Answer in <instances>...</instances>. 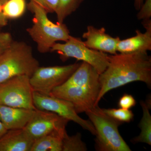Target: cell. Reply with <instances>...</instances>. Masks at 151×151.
<instances>
[{
  "mask_svg": "<svg viewBox=\"0 0 151 151\" xmlns=\"http://www.w3.org/2000/svg\"><path fill=\"white\" fill-rule=\"evenodd\" d=\"M50 51L58 53L63 60L71 58L87 63L100 74L105 71L109 63L108 55L89 48L80 38L71 35L65 43L54 44Z\"/></svg>",
  "mask_w": 151,
  "mask_h": 151,
  "instance_id": "obj_6",
  "label": "cell"
},
{
  "mask_svg": "<svg viewBox=\"0 0 151 151\" xmlns=\"http://www.w3.org/2000/svg\"><path fill=\"white\" fill-rule=\"evenodd\" d=\"M36 3L48 13H54L56 9L58 0H30Z\"/></svg>",
  "mask_w": 151,
  "mask_h": 151,
  "instance_id": "obj_24",
  "label": "cell"
},
{
  "mask_svg": "<svg viewBox=\"0 0 151 151\" xmlns=\"http://www.w3.org/2000/svg\"><path fill=\"white\" fill-rule=\"evenodd\" d=\"M82 37L86 46L94 50L109 53H117V47L120 37H113L106 33L104 27L97 28L93 26H88Z\"/></svg>",
  "mask_w": 151,
  "mask_h": 151,
  "instance_id": "obj_11",
  "label": "cell"
},
{
  "mask_svg": "<svg viewBox=\"0 0 151 151\" xmlns=\"http://www.w3.org/2000/svg\"><path fill=\"white\" fill-rule=\"evenodd\" d=\"M100 74L87 63L82 62L62 85L50 95L67 100L76 113H85L96 107L100 91Z\"/></svg>",
  "mask_w": 151,
  "mask_h": 151,
  "instance_id": "obj_2",
  "label": "cell"
},
{
  "mask_svg": "<svg viewBox=\"0 0 151 151\" xmlns=\"http://www.w3.org/2000/svg\"><path fill=\"white\" fill-rule=\"evenodd\" d=\"M148 101H141L140 104L143 111V116L139 124L141 129L140 134L135 137L131 140L133 144L144 143L151 145V116L150 112L151 109V102Z\"/></svg>",
  "mask_w": 151,
  "mask_h": 151,
  "instance_id": "obj_16",
  "label": "cell"
},
{
  "mask_svg": "<svg viewBox=\"0 0 151 151\" xmlns=\"http://www.w3.org/2000/svg\"><path fill=\"white\" fill-rule=\"evenodd\" d=\"M145 32L136 31V35L119 41L117 51L121 53H131L151 50V20L142 21Z\"/></svg>",
  "mask_w": 151,
  "mask_h": 151,
  "instance_id": "obj_12",
  "label": "cell"
},
{
  "mask_svg": "<svg viewBox=\"0 0 151 151\" xmlns=\"http://www.w3.org/2000/svg\"><path fill=\"white\" fill-rule=\"evenodd\" d=\"M86 144L81 140V134L77 133L73 136L65 133L63 140L62 151H86Z\"/></svg>",
  "mask_w": 151,
  "mask_h": 151,
  "instance_id": "obj_19",
  "label": "cell"
},
{
  "mask_svg": "<svg viewBox=\"0 0 151 151\" xmlns=\"http://www.w3.org/2000/svg\"><path fill=\"white\" fill-rule=\"evenodd\" d=\"M137 15L138 19L147 20L151 19V0H145L139 10Z\"/></svg>",
  "mask_w": 151,
  "mask_h": 151,
  "instance_id": "obj_21",
  "label": "cell"
},
{
  "mask_svg": "<svg viewBox=\"0 0 151 151\" xmlns=\"http://www.w3.org/2000/svg\"><path fill=\"white\" fill-rule=\"evenodd\" d=\"M4 3L0 1V27L5 26L8 23V19L4 15L2 10V6Z\"/></svg>",
  "mask_w": 151,
  "mask_h": 151,
  "instance_id": "obj_25",
  "label": "cell"
},
{
  "mask_svg": "<svg viewBox=\"0 0 151 151\" xmlns=\"http://www.w3.org/2000/svg\"><path fill=\"white\" fill-rule=\"evenodd\" d=\"M35 110L0 105V121L8 130L23 129Z\"/></svg>",
  "mask_w": 151,
  "mask_h": 151,
  "instance_id": "obj_13",
  "label": "cell"
},
{
  "mask_svg": "<svg viewBox=\"0 0 151 151\" xmlns=\"http://www.w3.org/2000/svg\"><path fill=\"white\" fill-rule=\"evenodd\" d=\"M13 41L10 33L0 31V54L8 48Z\"/></svg>",
  "mask_w": 151,
  "mask_h": 151,
  "instance_id": "obj_23",
  "label": "cell"
},
{
  "mask_svg": "<svg viewBox=\"0 0 151 151\" xmlns=\"http://www.w3.org/2000/svg\"><path fill=\"white\" fill-rule=\"evenodd\" d=\"M8 130L4 126L1 122L0 121V138L7 132Z\"/></svg>",
  "mask_w": 151,
  "mask_h": 151,
  "instance_id": "obj_27",
  "label": "cell"
},
{
  "mask_svg": "<svg viewBox=\"0 0 151 151\" xmlns=\"http://www.w3.org/2000/svg\"><path fill=\"white\" fill-rule=\"evenodd\" d=\"M34 141L24 129L8 130L0 138V151H30Z\"/></svg>",
  "mask_w": 151,
  "mask_h": 151,
  "instance_id": "obj_14",
  "label": "cell"
},
{
  "mask_svg": "<svg viewBox=\"0 0 151 151\" xmlns=\"http://www.w3.org/2000/svg\"><path fill=\"white\" fill-rule=\"evenodd\" d=\"M137 102L132 95L125 94L120 98L118 105L120 108L129 110L136 105Z\"/></svg>",
  "mask_w": 151,
  "mask_h": 151,
  "instance_id": "obj_22",
  "label": "cell"
},
{
  "mask_svg": "<svg viewBox=\"0 0 151 151\" xmlns=\"http://www.w3.org/2000/svg\"><path fill=\"white\" fill-rule=\"evenodd\" d=\"M102 109L108 116L122 124L130 123L134 117V113L129 109L127 110L122 108Z\"/></svg>",
  "mask_w": 151,
  "mask_h": 151,
  "instance_id": "obj_20",
  "label": "cell"
},
{
  "mask_svg": "<svg viewBox=\"0 0 151 151\" xmlns=\"http://www.w3.org/2000/svg\"><path fill=\"white\" fill-rule=\"evenodd\" d=\"M31 47L23 41H14L0 54V83L19 75L30 76L39 67Z\"/></svg>",
  "mask_w": 151,
  "mask_h": 151,
  "instance_id": "obj_4",
  "label": "cell"
},
{
  "mask_svg": "<svg viewBox=\"0 0 151 151\" xmlns=\"http://www.w3.org/2000/svg\"><path fill=\"white\" fill-rule=\"evenodd\" d=\"M68 122L56 113L36 109L24 129L35 140L52 132L66 129Z\"/></svg>",
  "mask_w": 151,
  "mask_h": 151,
  "instance_id": "obj_10",
  "label": "cell"
},
{
  "mask_svg": "<svg viewBox=\"0 0 151 151\" xmlns=\"http://www.w3.org/2000/svg\"><path fill=\"white\" fill-rule=\"evenodd\" d=\"M0 1H2L4 2H5L6 1H7V0H0Z\"/></svg>",
  "mask_w": 151,
  "mask_h": 151,
  "instance_id": "obj_28",
  "label": "cell"
},
{
  "mask_svg": "<svg viewBox=\"0 0 151 151\" xmlns=\"http://www.w3.org/2000/svg\"><path fill=\"white\" fill-rule=\"evenodd\" d=\"M80 63L63 66H39L29 78L35 92L50 95L56 87L62 85L78 68Z\"/></svg>",
  "mask_w": 151,
  "mask_h": 151,
  "instance_id": "obj_8",
  "label": "cell"
},
{
  "mask_svg": "<svg viewBox=\"0 0 151 151\" xmlns=\"http://www.w3.org/2000/svg\"><path fill=\"white\" fill-rule=\"evenodd\" d=\"M29 76L19 75L0 83V105L14 108L36 109Z\"/></svg>",
  "mask_w": 151,
  "mask_h": 151,
  "instance_id": "obj_7",
  "label": "cell"
},
{
  "mask_svg": "<svg viewBox=\"0 0 151 151\" xmlns=\"http://www.w3.org/2000/svg\"><path fill=\"white\" fill-rule=\"evenodd\" d=\"M33 100L37 109L56 113L69 121L75 122L92 135H96V130L92 122L89 120H84L78 116L73 104L69 101L35 91L33 92Z\"/></svg>",
  "mask_w": 151,
  "mask_h": 151,
  "instance_id": "obj_9",
  "label": "cell"
},
{
  "mask_svg": "<svg viewBox=\"0 0 151 151\" xmlns=\"http://www.w3.org/2000/svg\"><path fill=\"white\" fill-rule=\"evenodd\" d=\"M109 63L100 74V91L95 106L110 90L134 81L145 83L151 88V57L147 52L108 55Z\"/></svg>",
  "mask_w": 151,
  "mask_h": 151,
  "instance_id": "obj_1",
  "label": "cell"
},
{
  "mask_svg": "<svg viewBox=\"0 0 151 151\" xmlns=\"http://www.w3.org/2000/svg\"><path fill=\"white\" fill-rule=\"evenodd\" d=\"M144 0H134V6L137 10L139 11L144 2Z\"/></svg>",
  "mask_w": 151,
  "mask_h": 151,
  "instance_id": "obj_26",
  "label": "cell"
},
{
  "mask_svg": "<svg viewBox=\"0 0 151 151\" xmlns=\"http://www.w3.org/2000/svg\"><path fill=\"white\" fill-rule=\"evenodd\" d=\"M96 130L95 149L98 151H131L119 131L121 122L108 116L98 106L85 112Z\"/></svg>",
  "mask_w": 151,
  "mask_h": 151,
  "instance_id": "obj_5",
  "label": "cell"
},
{
  "mask_svg": "<svg viewBox=\"0 0 151 151\" xmlns=\"http://www.w3.org/2000/svg\"><path fill=\"white\" fill-rule=\"evenodd\" d=\"M84 0H58L55 14L57 22L63 23L68 17L75 12Z\"/></svg>",
  "mask_w": 151,
  "mask_h": 151,
  "instance_id": "obj_17",
  "label": "cell"
},
{
  "mask_svg": "<svg viewBox=\"0 0 151 151\" xmlns=\"http://www.w3.org/2000/svg\"><path fill=\"white\" fill-rule=\"evenodd\" d=\"M66 129L55 131L34 140L30 151H62Z\"/></svg>",
  "mask_w": 151,
  "mask_h": 151,
  "instance_id": "obj_15",
  "label": "cell"
},
{
  "mask_svg": "<svg viewBox=\"0 0 151 151\" xmlns=\"http://www.w3.org/2000/svg\"><path fill=\"white\" fill-rule=\"evenodd\" d=\"M27 7L33 14V24L26 31L36 43L40 53L50 51L52 47L58 41H66L70 32L66 25L54 23L47 17L48 12L36 3L30 1Z\"/></svg>",
  "mask_w": 151,
  "mask_h": 151,
  "instance_id": "obj_3",
  "label": "cell"
},
{
  "mask_svg": "<svg viewBox=\"0 0 151 151\" xmlns=\"http://www.w3.org/2000/svg\"><path fill=\"white\" fill-rule=\"evenodd\" d=\"M26 8L25 0H7L3 4L2 10L8 19H16L24 14Z\"/></svg>",
  "mask_w": 151,
  "mask_h": 151,
  "instance_id": "obj_18",
  "label": "cell"
}]
</instances>
